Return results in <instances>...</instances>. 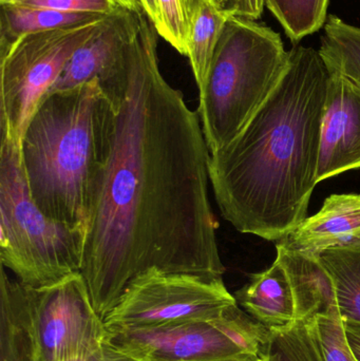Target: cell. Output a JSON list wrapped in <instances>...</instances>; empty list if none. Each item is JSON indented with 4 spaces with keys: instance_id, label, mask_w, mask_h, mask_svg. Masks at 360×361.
Returning <instances> with one entry per match:
<instances>
[{
    "instance_id": "cell-1",
    "label": "cell",
    "mask_w": 360,
    "mask_h": 361,
    "mask_svg": "<svg viewBox=\"0 0 360 361\" xmlns=\"http://www.w3.org/2000/svg\"><path fill=\"white\" fill-rule=\"evenodd\" d=\"M158 31L143 11L99 80L113 110L109 154L91 204L80 274L101 318L131 280L156 267L223 279L200 118L161 73Z\"/></svg>"
},
{
    "instance_id": "cell-2",
    "label": "cell",
    "mask_w": 360,
    "mask_h": 361,
    "mask_svg": "<svg viewBox=\"0 0 360 361\" xmlns=\"http://www.w3.org/2000/svg\"><path fill=\"white\" fill-rule=\"evenodd\" d=\"M329 80L321 51L296 44L272 94L232 143L211 154L216 201L240 233L279 242L306 218Z\"/></svg>"
},
{
    "instance_id": "cell-3",
    "label": "cell",
    "mask_w": 360,
    "mask_h": 361,
    "mask_svg": "<svg viewBox=\"0 0 360 361\" xmlns=\"http://www.w3.org/2000/svg\"><path fill=\"white\" fill-rule=\"evenodd\" d=\"M112 126L99 78L44 97L23 135L21 162L30 195L46 216L87 231Z\"/></svg>"
},
{
    "instance_id": "cell-4",
    "label": "cell",
    "mask_w": 360,
    "mask_h": 361,
    "mask_svg": "<svg viewBox=\"0 0 360 361\" xmlns=\"http://www.w3.org/2000/svg\"><path fill=\"white\" fill-rule=\"evenodd\" d=\"M106 326L93 307L80 271L32 288L0 277V361H69L105 341Z\"/></svg>"
},
{
    "instance_id": "cell-5",
    "label": "cell",
    "mask_w": 360,
    "mask_h": 361,
    "mask_svg": "<svg viewBox=\"0 0 360 361\" xmlns=\"http://www.w3.org/2000/svg\"><path fill=\"white\" fill-rule=\"evenodd\" d=\"M290 51L266 25L240 16L226 20L197 110L211 154L245 128L287 71Z\"/></svg>"
},
{
    "instance_id": "cell-6",
    "label": "cell",
    "mask_w": 360,
    "mask_h": 361,
    "mask_svg": "<svg viewBox=\"0 0 360 361\" xmlns=\"http://www.w3.org/2000/svg\"><path fill=\"white\" fill-rule=\"evenodd\" d=\"M86 229L46 216L30 195L16 144L0 140V262L32 288L82 269Z\"/></svg>"
},
{
    "instance_id": "cell-7",
    "label": "cell",
    "mask_w": 360,
    "mask_h": 361,
    "mask_svg": "<svg viewBox=\"0 0 360 361\" xmlns=\"http://www.w3.org/2000/svg\"><path fill=\"white\" fill-rule=\"evenodd\" d=\"M108 17L23 34L0 48L1 139L16 144L21 152L23 135L34 112L74 52L99 31Z\"/></svg>"
},
{
    "instance_id": "cell-8",
    "label": "cell",
    "mask_w": 360,
    "mask_h": 361,
    "mask_svg": "<svg viewBox=\"0 0 360 361\" xmlns=\"http://www.w3.org/2000/svg\"><path fill=\"white\" fill-rule=\"evenodd\" d=\"M273 331L238 303L213 319L143 330H109L106 341L137 361H258Z\"/></svg>"
},
{
    "instance_id": "cell-9",
    "label": "cell",
    "mask_w": 360,
    "mask_h": 361,
    "mask_svg": "<svg viewBox=\"0 0 360 361\" xmlns=\"http://www.w3.org/2000/svg\"><path fill=\"white\" fill-rule=\"evenodd\" d=\"M235 303L223 279L151 267L131 280L104 322L109 330L161 328L218 318Z\"/></svg>"
},
{
    "instance_id": "cell-10",
    "label": "cell",
    "mask_w": 360,
    "mask_h": 361,
    "mask_svg": "<svg viewBox=\"0 0 360 361\" xmlns=\"http://www.w3.org/2000/svg\"><path fill=\"white\" fill-rule=\"evenodd\" d=\"M317 180L360 169V85L330 69Z\"/></svg>"
},
{
    "instance_id": "cell-11",
    "label": "cell",
    "mask_w": 360,
    "mask_h": 361,
    "mask_svg": "<svg viewBox=\"0 0 360 361\" xmlns=\"http://www.w3.org/2000/svg\"><path fill=\"white\" fill-rule=\"evenodd\" d=\"M139 8H120L109 15L99 31L74 52L49 93L101 80L111 71L132 38Z\"/></svg>"
},
{
    "instance_id": "cell-12",
    "label": "cell",
    "mask_w": 360,
    "mask_h": 361,
    "mask_svg": "<svg viewBox=\"0 0 360 361\" xmlns=\"http://www.w3.org/2000/svg\"><path fill=\"white\" fill-rule=\"evenodd\" d=\"M360 238V193L332 195L312 216H306L285 239V247L316 254Z\"/></svg>"
},
{
    "instance_id": "cell-13",
    "label": "cell",
    "mask_w": 360,
    "mask_h": 361,
    "mask_svg": "<svg viewBox=\"0 0 360 361\" xmlns=\"http://www.w3.org/2000/svg\"><path fill=\"white\" fill-rule=\"evenodd\" d=\"M234 296L238 305L273 332L287 330L297 324L291 282L277 259L270 269L252 275L249 283Z\"/></svg>"
},
{
    "instance_id": "cell-14",
    "label": "cell",
    "mask_w": 360,
    "mask_h": 361,
    "mask_svg": "<svg viewBox=\"0 0 360 361\" xmlns=\"http://www.w3.org/2000/svg\"><path fill=\"white\" fill-rule=\"evenodd\" d=\"M277 260L287 271L296 303L298 322H308L337 307L333 281L316 254L277 243Z\"/></svg>"
},
{
    "instance_id": "cell-15",
    "label": "cell",
    "mask_w": 360,
    "mask_h": 361,
    "mask_svg": "<svg viewBox=\"0 0 360 361\" xmlns=\"http://www.w3.org/2000/svg\"><path fill=\"white\" fill-rule=\"evenodd\" d=\"M333 281L342 320L360 324V238L316 252Z\"/></svg>"
},
{
    "instance_id": "cell-16",
    "label": "cell",
    "mask_w": 360,
    "mask_h": 361,
    "mask_svg": "<svg viewBox=\"0 0 360 361\" xmlns=\"http://www.w3.org/2000/svg\"><path fill=\"white\" fill-rule=\"evenodd\" d=\"M101 16L103 14L61 12L50 8L4 4L0 17V48L12 44L23 34L80 25Z\"/></svg>"
},
{
    "instance_id": "cell-17",
    "label": "cell",
    "mask_w": 360,
    "mask_h": 361,
    "mask_svg": "<svg viewBox=\"0 0 360 361\" xmlns=\"http://www.w3.org/2000/svg\"><path fill=\"white\" fill-rule=\"evenodd\" d=\"M230 15L213 1L205 2L190 23L187 57L198 89L206 80L222 31Z\"/></svg>"
},
{
    "instance_id": "cell-18",
    "label": "cell",
    "mask_w": 360,
    "mask_h": 361,
    "mask_svg": "<svg viewBox=\"0 0 360 361\" xmlns=\"http://www.w3.org/2000/svg\"><path fill=\"white\" fill-rule=\"evenodd\" d=\"M319 49L328 67L360 85V27L328 16Z\"/></svg>"
},
{
    "instance_id": "cell-19",
    "label": "cell",
    "mask_w": 360,
    "mask_h": 361,
    "mask_svg": "<svg viewBox=\"0 0 360 361\" xmlns=\"http://www.w3.org/2000/svg\"><path fill=\"white\" fill-rule=\"evenodd\" d=\"M329 0H266V8L278 19L294 42L316 33L328 19Z\"/></svg>"
},
{
    "instance_id": "cell-20",
    "label": "cell",
    "mask_w": 360,
    "mask_h": 361,
    "mask_svg": "<svg viewBox=\"0 0 360 361\" xmlns=\"http://www.w3.org/2000/svg\"><path fill=\"white\" fill-rule=\"evenodd\" d=\"M260 361H323L310 322L273 332Z\"/></svg>"
},
{
    "instance_id": "cell-21",
    "label": "cell",
    "mask_w": 360,
    "mask_h": 361,
    "mask_svg": "<svg viewBox=\"0 0 360 361\" xmlns=\"http://www.w3.org/2000/svg\"><path fill=\"white\" fill-rule=\"evenodd\" d=\"M310 322L323 361H356L347 341L344 320L337 307L329 313L316 316Z\"/></svg>"
},
{
    "instance_id": "cell-22",
    "label": "cell",
    "mask_w": 360,
    "mask_h": 361,
    "mask_svg": "<svg viewBox=\"0 0 360 361\" xmlns=\"http://www.w3.org/2000/svg\"><path fill=\"white\" fill-rule=\"evenodd\" d=\"M160 19L156 29L180 54L187 56L190 25L183 0H158Z\"/></svg>"
},
{
    "instance_id": "cell-23",
    "label": "cell",
    "mask_w": 360,
    "mask_h": 361,
    "mask_svg": "<svg viewBox=\"0 0 360 361\" xmlns=\"http://www.w3.org/2000/svg\"><path fill=\"white\" fill-rule=\"evenodd\" d=\"M18 6L27 8H50L69 13L110 15L120 8H139L137 4L125 0H29Z\"/></svg>"
},
{
    "instance_id": "cell-24",
    "label": "cell",
    "mask_w": 360,
    "mask_h": 361,
    "mask_svg": "<svg viewBox=\"0 0 360 361\" xmlns=\"http://www.w3.org/2000/svg\"><path fill=\"white\" fill-rule=\"evenodd\" d=\"M69 361H137L129 356L128 354L120 351L118 348L114 347L108 341L104 343L94 351L82 357L75 358Z\"/></svg>"
},
{
    "instance_id": "cell-25",
    "label": "cell",
    "mask_w": 360,
    "mask_h": 361,
    "mask_svg": "<svg viewBox=\"0 0 360 361\" xmlns=\"http://www.w3.org/2000/svg\"><path fill=\"white\" fill-rule=\"evenodd\" d=\"M266 8V0H238V14L251 20H257L261 17Z\"/></svg>"
},
{
    "instance_id": "cell-26",
    "label": "cell",
    "mask_w": 360,
    "mask_h": 361,
    "mask_svg": "<svg viewBox=\"0 0 360 361\" xmlns=\"http://www.w3.org/2000/svg\"><path fill=\"white\" fill-rule=\"evenodd\" d=\"M347 341L355 360L360 361V324L344 322Z\"/></svg>"
},
{
    "instance_id": "cell-27",
    "label": "cell",
    "mask_w": 360,
    "mask_h": 361,
    "mask_svg": "<svg viewBox=\"0 0 360 361\" xmlns=\"http://www.w3.org/2000/svg\"><path fill=\"white\" fill-rule=\"evenodd\" d=\"M137 2L144 14L154 23V27H156L160 19L158 0H137Z\"/></svg>"
},
{
    "instance_id": "cell-28",
    "label": "cell",
    "mask_w": 360,
    "mask_h": 361,
    "mask_svg": "<svg viewBox=\"0 0 360 361\" xmlns=\"http://www.w3.org/2000/svg\"><path fill=\"white\" fill-rule=\"evenodd\" d=\"M216 6L230 16L238 14V0H215Z\"/></svg>"
},
{
    "instance_id": "cell-29",
    "label": "cell",
    "mask_w": 360,
    "mask_h": 361,
    "mask_svg": "<svg viewBox=\"0 0 360 361\" xmlns=\"http://www.w3.org/2000/svg\"><path fill=\"white\" fill-rule=\"evenodd\" d=\"M25 1H29V0H0V6H4V4H19ZM125 1L133 2V4H137V0H125Z\"/></svg>"
},
{
    "instance_id": "cell-30",
    "label": "cell",
    "mask_w": 360,
    "mask_h": 361,
    "mask_svg": "<svg viewBox=\"0 0 360 361\" xmlns=\"http://www.w3.org/2000/svg\"><path fill=\"white\" fill-rule=\"evenodd\" d=\"M258 361H260V360H258Z\"/></svg>"
}]
</instances>
